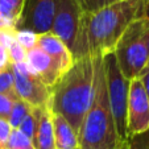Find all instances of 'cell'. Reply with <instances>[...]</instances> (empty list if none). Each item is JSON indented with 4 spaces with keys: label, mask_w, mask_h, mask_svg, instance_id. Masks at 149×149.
<instances>
[{
    "label": "cell",
    "mask_w": 149,
    "mask_h": 149,
    "mask_svg": "<svg viewBox=\"0 0 149 149\" xmlns=\"http://www.w3.org/2000/svg\"><path fill=\"white\" fill-rule=\"evenodd\" d=\"M145 0H118L83 16V40L87 54L103 58L113 53L128 26L143 17Z\"/></svg>",
    "instance_id": "obj_1"
},
{
    "label": "cell",
    "mask_w": 149,
    "mask_h": 149,
    "mask_svg": "<svg viewBox=\"0 0 149 149\" xmlns=\"http://www.w3.org/2000/svg\"><path fill=\"white\" fill-rule=\"evenodd\" d=\"M94 83V57L87 56L75 59L73 66L62 74L52 88L49 110L63 116L77 133L93 102Z\"/></svg>",
    "instance_id": "obj_2"
},
{
    "label": "cell",
    "mask_w": 149,
    "mask_h": 149,
    "mask_svg": "<svg viewBox=\"0 0 149 149\" xmlns=\"http://www.w3.org/2000/svg\"><path fill=\"white\" fill-rule=\"evenodd\" d=\"M95 83L91 106L78 132L79 149H130L120 140L111 112L103 58L94 57Z\"/></svg>",
    "instance_id": "obj_3"
},
{
    "label": "cell",
    "mask_w": 149,
    "mask_h": 149,
    "mask_svg": "<svg viewBox=\"0 0 149 149\" xmlns=\"http://www.w3.org/2000/svg\"><path fill=\"white\" fill-rule=\"evenodd\" d=\"M149 19L135 20L124 32L113 50L118 66L128 81L139 78L149 58Z\"/></svg>",
    "instance_id": "obj_4"
},
{
    "label": "cell",
    "mask_w": 149,
    "mask_h": 149,
    "mask_svg": "<svg viewBox=\"0 0 149 149\" xmlns=\"http://www.w3.org/2000/svg\"><path fill=\"white\" fill-rule=\"evenodd\" d=\"M83 16L78 0H59L50 31L69 48L74 61L88 56L83 40Z\"/></svg>",
    "instance_id": "obj_5"
},
{
    "label": "cell",
    "mask_w": 149,
    "mask_h": 149,
    "mask_svg": "<svg viewBox=\"0 0 149 149\" xmlns=\"http://www.w3.org/2000/svg\"><path fill=\"white\" fill-rule=\"evenodd\" d=\"M103 65L106 83H107L108 102H110L111 112L115 120L116 131L120 140L128 145L130 137L127 131V108H128L130 81L124 78V75L121 74L113 53L103 57Z\"/></svg>",
    "instance_id": "obj_6"
},
{
    "label": "cell",
    "mask_w": 149,
    "mask_h": 149,
    "mask_svg": "<svg viewBox=\"0 0 149 149\" xmlns=\"http://www.w3.org/2000/svg\"><path fill=\"white\" fill-rule=\"evenodd\" d=\"M12 69L19 99H23L32 107H46L50 102L52 88L29 71L25 62L12 63Z\"/></svg>",
    "instance_id": "obj_7"
},
{
    "label": "cell",
    "mask_w": 149,
    "mask_h": 149,
    "mask_svg": "<svg viewBox=\"0 0 149 149\" xmlns=\"http://www.w3.org/2000/svg\"><path fill=\"white\" fill-rule=\"evenodd\" d=\"M59 0H24V8L17 28L31 29L36 33L52 31Z\"/></svg>",
    "instance_id": "obj_8"
},
{
    "label": "cell",
    "mask_w": 149,
    "mask_h": 149,
    "mask_svg": "<svg viewBox=\"0 0 149 149\" xmlns=\"http://www.w3.org/2000/svg\"><path fill=\"white\" fill-rule=\"evenodd\" d=\"M149 128V99L140 78L130 81L128 108H127V131L128 137L141 133Z\"/></svg>",
    "instance_id": "obj_9"
},
{
    "label": "cell",
    "mask_w": 149,
    "mask_h": 149,
    "mask_svg": "<svg viewBox=\"0 0 149 149\" xmlns=\"http://www.w3.org/2000/svg\"><path fill=\"white\" fill-rule=\"evenodd\" d=\"M25 63L29 71L33 73L37 78L41 79L50 88L54 87V84L63 74L58 63L50 56H48L40 46H34L26 52Z\"/></svg>",
    "instance_id": "obj_10"
},
{
    "label": "cell",
    "mask_w": 149,
    "mask_h": 149,
    "mask_svg": "<svg viewBox=\"0 0 149 149\" xmlns=\"http://www.w3.org/2000/svg\"><path fill=\"white\" fill-rule=\"evenodd\" d=\"M37 46L42 49L48 56H50L54 61L58 63V66L61 68V70L63 71V74L73 66L74 58L71 52L69 50V48L61 41V38L53 34L52 32L48 33H40L38 40H37Z\"/></svg>",
    "instance_id": "obj_11"
},
{
    "label": "cell",
    "mask_w": 149,
    "mask_h": 149,
    "mask_svg": "<svg viewBox=\"0 0 149 149\" xmlns=\"http://www.w3.org/2000/svg\"><path fill=\"white\" fill-rule=\"evenodd\" d=\"M52 112V111H50ZM56 149H79L78 133L63 116L52 112Z\"/></svg>",
    "instance_id": "obj_12"
},
{
    "label": "cell",
    "mask_w": 149,
    "mask_h": 149,
    "mask_svg": "<svg viewBox=\"0 0 149 149\" xmlns=\"http://www.w3.org/2000/svg\"><path fill=\"white\" fill-rule=\"evenodd\" d=\"M34 146L36 149H56L52 112L48 106L44 107L41 118H40L38 128H37L36 139H34Z\"/></svg>",
    "instance_id": "obj_13"
},
{
    "label": "cell",
    "mask_w": 149,
    "mask_h": 149,
    "mask_svg": "<svg viewBox=\"0 0 149 149\" xmlns=\"http://www.w3.org/2000/svg\"><path fill=\"white\" fill-rule=\"evenodd\" d=\"M42 110H44V107H32V110L29 111L26 118L24 119L23 123L20 124V127L17 128V130H20L25 136H28L33 143H34V139H36L38 121H40V118H41Z\"/></svg>",
    "instance_id": "obj_14"
},
{
    "label": "cell",
    "mask_w": 149,
    "mask_h": 149,
    "mask_svg": "<svg viewBox=\"0 0 149 149\" xmlns=\"http://www.w3.org/2000/svg\"><path fill=\"white\" fill-rule=\"evenodd\" d=\"M0 94L6 95L7 98L12 99V100L19 99L16 94V88H15V75L12 65L0 71Z\"/></svg>",
    "instance_id": "obj_15"
},
{
    "label": "cell",
    "mask_w": 149,
    "mask_h": 149,
    "mask_svg": "<svg viewBox=\"0 0 149 149\" xmlns=\"http://www.w3.org/2000/svg\"><path fill=\"white\" fill-rule=\"evenodd\" d=\"M32 110V106L28 104L26 102H24L23 99H17L13 102L11 113L8 116V123L11 124V127L13 130H17L20 127V124L23 123V120L26 118V115L29 113V111Z\"/></svg>",
    "instance_id": "obj_16"
},
{
    "label": "cell",
    "mask_w": 149,
    "mask_h": 149,
    "mask_svg": "<svg viewBox=\"0 0 149 149\" xmlns=\"http://www.w3.org/2000/svg\"><path fill=\"white\" fill-rule=\"evenodd\" d=\"M4 149H36L34 143L20 130H13Z\"/></svg>",
    "instance_id": "obj_17"
},
{
    "label": "cell",
    "mask_w": 149,
    "mask_h": 149,
    "mask_svg": "<svg viewBox=\"0 0 149 149\" xmlns=\"http://www.w3.org/2000/svg\"><path fill=\"white\" fill-rule=\"evenodd\" d=\"M15 40L17 44L23 46L26 52L31 50L32 48L37 46V40H38V33L31 31V29H23V28H17L13 31Z\"/></svg>",
    "instance_id": "obj_18"
},
{
    "label": "cell",
    "mask_w": 149,
    "mask_h": 149,
    "mask_svg": "<svg viewBox=\"0 0 149 149\" xmlns=\"http://www.w3.org/2000/svg\"><path fill=\"white\" fill-rule=\"evenodd\" d=\"M84 13H94L99 9L111 6L118 0H78Z\"/></svg>",
    "instance_id": "obj_19"
},
{
    "label": "cell",
    "mask_w": 149,
    "mask_h": 149,
    "mask_svg": "<svg viewBox=\"0 0 149 149\" xmlns=\"http://www.w3.org/2000/svg\"><path fill=\"white\" fill-rule=\"evenodd\" d=\"M19 19L0 7V31H15L17 29Z\"/></svg>",
    "instance_id": "obj_20"
},
{
    "label": "cell",
    "mask_w": 149,
    "mask_h": 149,
    "mask_svg": "<svg viewBox=\"0 0 149 149\" xmlns=\"http://www.w3.org/2000/svg\"><path fill=\"white\" fill-rule=\"evenodd\" d=\"M130 149H149V128L137 135H133L128 141Z\"/></svg>",
    "instance_id": "obj_21"
},
{
    "label": "cell",
    "mask_w": 149,
    "mask_h": 149,
    "mask_svg": "<svg viewBox=\"0 0 149 149\" xmlns=\"http://www.w3.org/2000/svg\"><path fill=\"white\" fill-rule=\"evenodd\" d=\"M8 56L12 63H23L26 59V50L15 41L8 48Z\"/></svg>",
    "instance_id": "obj_22"
},
{
    "label": "cell",
    "mask_w": 149,
    "mask_h": 149,
    "mask_svg": "<svg viewBox=\"0 0 149 149\" xmlns=\"http://www.w3.org/2000/svg\"><path fill=\"white\" fill-rule=\"evenodd\" d=\"M0 7H3L6 11H8L20 20L24 8V0H0Z\"/></svg>",
    "instance_id": "obj_23"
},
{
    "label": "cell",
    "mask_w": 149,
    "mask_h": 149,
    "mask_svg": "<svg viewBox=\"0 0 149 149\" xmlns=\"http://www.w3.org/2000/svg\"><path fill=\"white\" fill-rule=\"evenodd\" d=\"M13 128L11 127V124L8 123V120L6 119H0V145L1 148H6L7 141H8L9 136H11Z\"/></svg>",
    "instance_id": "obj_24"
},
{
    "label": "cell",
    "mask_w": 149,
    "mask_h": 149,
    "mask_svg": "<svg viewBox=\"0 0 149 149\" xmlns=\"http://www.w3.org/2000/svg\"><path fill=\"white\" fill-rule=\"evenodd\" d=\"M13 102L15 100H12V99L7 98L6 95H1V94H0V119L8 120V116H9V113H11Z\"/></svg>",
    "instance_id": "obj_25"
},
{
    "label": "cell",
    "mask_w": 149,
    "mask_h": 149,
    "mask_svg": "<svg viewBox=\"0 0 149 149\" xmlns=\"http://www.w3.org/2000/svg\"><path fill=\"white\" fill-rule=\"evenodd\" d=\"M11 65H12V62H11V59H9L8 50H7L4 46L0 45V71L7 69Z\"/></svg>",
    "instance_id": "obj_26"
},
{
    "label": "cell",
    "mask_w": 149,
    "mask_h": 149,
    "mask_svg": "<svg viewBox=\"0 0 149 149\" xmlns=\"http://www.w3.org/2000/svg\"><path fill=\"white\" fill-rule=\"evenodd\" d=\"M139 78H140L141 83H143V87H144V90H145V94L149 99V70H146L145 73H143Z\"/></svg>",
    "instance_id": "obj_27"
},
{
    "label": "cell",
    "mask_w": 149,
    "mask_h": 149,
    "mask_svg": "<svg viewBox=\"0 0 149 149\" xmlns=\"http://www.w3.org/2000/svg\"><path fill=\"white\" fill-rule=\"evenodd\" d=\"M143 17H145V19H149V1H145V4H144Z\"/></svg>",
    "instance_id": "obj_28"
},
{
    "label": "cell",
    "mask_w": 149,
    "mask_h": 149,
    "mask_svg": "<svg viewBox=\"0 0 149 149\" xmlns=\"http://www.w3.org/2000/svg\"><path fill=\"white\" fill-rule=\"evenodd\" d=\"M148 48H149V37H148ZM146 70H149V58H148V63H146V66H145V69H144L143 73H145ZM143 73H141V74H143Z\"/></svg>",
    "instance_id": "obj_29"
},
{
    "label": "cell",
    "mask_w": 149,
    "mask_h": 149,
    "mask_svg": "<svg viewBox=\"0 0 149 149\" xmlns=\"http://www.w3.org/2000/svg\"><path fill=\"white\" fill-rule=\"evenodd\" d=\"M0 149H3V148H1V145H0Z\"/></svg>",
    "instance_id": "obj_30"
},
{
    "label": "cell",
    "mask_w": 149,
    "mask_h": 149,
    "mask_svg": "<svg viewBox=\"0 0 149 149\" xmlns=\"http://www.w3.org/2000/svg\"><path fill=\"white\" fill-rule=\"evenodd\" d=\"M145 1H149V0H145Z\"/></svg>",
    "instance_id": "obj_31"
},
{
    "label": "cell",
    "mask_w": 149,
    "mask_h": 149,
    "mask_svg": "<svg viewBox=\"0 0 149 149\" xmlns=\"http://www.w3.org/2000/svg\"><path fill=\"white\" fill-rule=\"evenodd\" d=\"M120 1H121V0H120Z\"/></svg>",
    "instance_id": "obj_32"
}]
</instances>
